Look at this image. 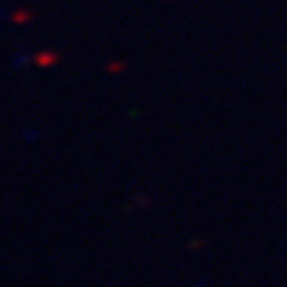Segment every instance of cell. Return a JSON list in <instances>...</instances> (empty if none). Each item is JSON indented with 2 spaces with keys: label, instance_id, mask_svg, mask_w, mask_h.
Here are the masks:
<instances>
[{
  "label": "cell",
  "instance_id": "obj_1",
  "mask_svg": "<svg viewBox=\"0 0 287 287\" xmlns=\"http://www.w3.org/2000/svg\"><path fill=\"white\" fill-rule=\"evenodd\" d=\"M59 52H52V50H43V52H38L36 57H34V64H36L38 68H52V66H57L59 64Z\"/></svg>",
  "mask_w": 287,
  "mask_h": 287
},
{
  "label": "cell",
  "instance_id": "obj_2",
  "mask_svg": "<svg viewBox=\"0 0 287 287\" xmlns=\"http://www.w3.org/2000/svg\"><path fill=\"white\" fill-rule=\"evenodd\" d=\"M12 21H14V23H25V21H30V12H14V14H12Z\"/></svg>",
  "mask_w": 287,
  "mask_h": 287
},
{
  "label": "cell",
  "instance_id": "obj_3",
  "mask_svg": "<svg viewBox=\"0 0 287 287\" xmlns=\"http://www.w3.org/2000/svg\"><path fill=\"white\" fill-rule=\"evenodd\" d=\"M122 68H125V64H109V66H106V70H109V72H118V70H122Z\"/></svg>",
  "mask_w": 287,
  "mask_h": 287
}]
</instances>
